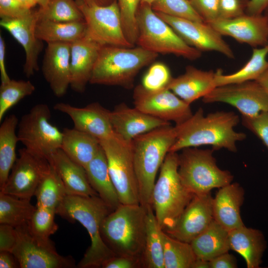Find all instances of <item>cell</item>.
<instances>
[{"mask_svg":"<svg viewBox=\"0 0 268 268\" xmlns=\"http://www.w3.org/2000/svg\"><path fill=\"white\" fill-rule=\"evenodd\" d=\"M264 15L266 17L268 21V6L266 7L263 12Z\"/></svg>","mask_w":268,"mask_h":268,"instance_id":"6125c7cd","label":"cell"},{"mask_svg":"<svg viewBox=\"0 0 268 268\" xmlns=\"http://www.w3.org/2000/svg\"><path fill=\"white\" fill-rule=\"evenodd\" d=\"M35 87L29 80H14L1 82L0 86V122L9 109L25 97L32 94Z\"/></svg>","mask_w":268,"mask_h":268,"instance_id":"74e56055","label":"cell"},{"mask_svg":"<svg viewBox=\"0 0 268 268\" xmlns=\"http://www.w3.org/2000/svg\"><path fill=\"white\" fill-rule=\"evenodd\" d=\"M110 119L115 133L129 141L156 128L171 124L170 122L149 115L135 107H129L124 103L118 105L111 111Z\"/></svg>","mask_w":268,"mask_h":268,"instance_id":"7402d4cb","label":"cell"},{"mask_svg":"<svg viewBox=\"0 0 268 268\" xmlns=\"http://www.w3.org/2000/svg\"><path fill=\"white\" fill-rule=\"evenodd\" d=\"M267 268H268V266Z\"/></svg>","mask_w":268,"mask_h":268,"instance_id":"be15d7a7","label":"cell"},{"mask_svg":"<svg viewBox=\"0 0 268 268\" xmlns=\"http://www.w3.org/2000/svg\"><path fill=\"white\" fill-rule=\"evenodd\" d=\"M61 178L67 195L98 196L91 186L85 168L72 160L61 148L47 158Z\"/></svg>","mask_w":268,"mask_h":268,"instance_id":"484cf974","label":"cell"},{"mask_svg":"<svg viewBox=\"0 0 268 268\" xmlns=\"http://www.w3.org/2000/svg\"><path fill=\"white\" fill-rule=\"evenodd\" d=\"M48 160L25 147L19 150V157L0 192L21 199L30 200L49 171Z\"/></svg>","mask_w":268,"mask_h":268,"instance_id":"9a60e30c","label":"cell"},{"mask_svg":"<svg viewBox=\"0 0 268 268\" xmlns=\"http://www.w3.org/2000/svg\"><path fill=\"white\" fill-rule=\"evenodd\" d=\"M102 268H143L141 260L133 257L115 255L105 262Z\"/></svg>","mask_w":268,"mask_h":268,"instance_id":"681fc988","label":"cell"},{"mask_svg":"<svg viewBox=\"0 0 268 268\" xmlns=\"http://www.w3.org/2000/svg\"><path fill=\"white\" fill-rule=\"evenodd\" d=\"M112 210L98 196L67 195L56 210V214L69 221H77L87 231L90 246L78 265L80 268H102L115 255L104 242L101 226Z\"/></svg>","mask_w":268,"mask_h":268,"instance_id":"7a4b0ae2","label":"cell"},{"mask_svg":"<svg viewBox=\"0 0 268 268\" xmlns=\"http://www.w3.org/2000/svg\"><path fill=\"white\" fill-rule=\"evenodd\" d=\"M0 268H20L18 261L14 254L9 251H0Z\"/></svg>","mask_w":268,"mask_h":268,"instance_id":"816d5d0a","label":"cell"},{"mask_svg":"<svg viewBox=\"0 0 268 268\" xmlns=\"http://www.w3.org/2000/svg\"><path fill=\"white\" fill-rule=\"evenodd\" d=\"M38 20V11L36 10L22 18H2L0 21V26L8 31L24 50L23 71L27 77L33 75L39 69L38 60L43 44L36 35Z\"/></svg>","mask_w":268,"mask_h":268,"instance_id":"ac0fdd59","label":"cell"},{"mask_svg":"<svg viewBox=\"0 0 268 268\" xmlns=\"http://www.w3.org/2000/svg\"><path fill=\"white\" fill-rule=\"evenodd\" d=\"M158 56L139 46L103 45L99 51L89 83L131 89L140 70L154 62Z\"/></svg>","mask_w":268,"mask_h":268,"instance_id":"5b68a950","label":"cell"},{"mask_svg":"<svg viewBox=\"0 0 268 268\" xmlns=\"http://www.w3.org/2000/svg\"><path fill=\"white\" fill-rule=\"evenodd\" d=\"M268 43L261 48H254L252 56L244 66L237 71L224 74L221 69L215 71L216 87L230 84L256 80L268 69Z\"/></svg>","mask_w":268,"mask_h":268,"instance_id":"1f68e13d","label":"cell"},{"mask_svg":"<svg viewBox=\"0 0 268 268\" xmlns=\"http://www.w3.org/2000/svg\"><path fill=\"white\" fill-rule=\"evenodd\" d=\"M85 169L89 182L98 196L112 211L116 209L121 203L109 174L102 147Z\"/></svg>","mask_w":268,"mask_h":268,"instance_id":"83f0119b","label":"cell"},{"mask_svg":"<svg viewBox=\"0 0 268 268\" xmlns=\"http://www.w3.org/2000/svg\"><path fill=\"white\" fill-rule=\"evenodd\" d=\"M268 6V0H249L246 13L250 15L263 14Z\"/></svg>","mask_w":268,"mask_h":268,"instance_id":"f5cc1de1","label":"cell"},{"mask_svg":"<svg viewBox=\"0 0 268 268\" xmlns=\"http://www.w3.org/2000/svg\"><path fill=\"white\" fill-rule=\"evenodd\" d=\"M239 122V116L234 112L220 111L204 116L203 109L199 108L186 121L175 125L176 139L169 152L210 145L214 151L224 148L236 152V142L247 136L235 131Z\"/></svg>","mask_w":268,"mask_h":268,"instance_id":"6da1fadb","label":"cell"},{"mask_svg":"<svg viewBox=\"0 0 268 268\" xmlns=\"http://www.w3.org/2000/svg\"><path fill=\"white\" fill-rule=\"evenodd\" d=\"M214 150L188 147L179 154L178 173L183 185L194 195L210 193L232 183L233 176L218 167Z\"/></svg>","mask_w":268,"mask_h":268,"instance_id":"ba28073f","label":"cell"},{"mask_svg":"<svg viewBox=\"0 0 268 268\" xmlns=\"http://www.w3.org/2000/svg\"><path fill=\"white\" fill-rule=\"evenodd\" d=\"M165 268H192L197 257L190 243L176 239L162 231Z\"/></svg>","mask_w":268,"mask_h":268,"instance_id":"8d00e7d4","label":"cell"},{"mask_svg":"<svg viewBox=\"0 0 268 268\" xmlns=\"http://www.w3.org/2000/svg\"><path fill=\"white\" fill-rule=\"evenodd\" d=\"M203 21L209 23L219 18V0H188Z\"/></svg>","mask_w":268,"mask_h":268,"instance_id":"f6af8a7d","label":"cell"},{"mask_svg":"<svg viewBox=\"0 0 268 268\" xmlns=\"http://www.w3.org/2000/svg\"><path fill=\"white\" fill-rule=\"evenodd\" d=\"M103 46L86 35L71 44L70 87L73 91L82 93L85 90Z\"/></svg>","mask_w":268,"mask_h":268,"instance_id":"603a6c76","label":"cell"},{"mask_svg":"<svg viewBox=\"0 0 268 268\" xmlns=\"http://www.w3.org/2000/svg\"><path fill=\"white\" fill-rule=\"evenodd\" d=\"M169 68L162 62L151 64L144 75L141 85L149 90H158L168 87L173 79Z\"/></svg>","mask_w":268,"mask_h":268,"instance_id":"7bdbcfd3","label":"cell"},{"mask_svg":"<svg viewBox=\"0 0 268 268\" xmlns=\"http://www.w3.org/2000/svg\"><path fill=\"white\" fill-rule=\"evenodd\" d=\"M179 154L169 152L160 167L152 193V206L164 231L172 228L194 195L182 184L178 173Z\"/></svg>","mask_w":268,"mask_h":268,"instance_id":"8992f818","label":"cell"},{"mask_svg":"<svg viewBox=\"0 0 268 268\" xmlns=\"http://www.w3.org/2000/svg\"><path fill=\"white\" fill-rule=\"evenodd\" d=\"M86 25V35L103 45L134 47L127 40L123 28L117 0L109 5H88L78 0Z\"/></svg>","mask_w":268,"mask_h":268,"instance_id":"7c38bea8","label":"cell"},{"mask_svg":"<svg viewBox=\"0 0 268 268\" xmlns=\"http://www.w3.org/2000/svg\"><path fill=\"white\" fill-rule=\"evenodd\" d=\"M36 4L39 6V8L44 9L48 5L50 0H32Z\"/></svg>","mask_w":268,"mask_h":268,"instance_id":"680465c9","label":"cell"},{"mask_svg":"<svg viewBox=\"0 0 268 268\" xmlns=\"http://www.w3.org/2000/svg\"><path fill=\"white\" fill-rule=\"evenodd\" d=\"M56 211L43 207L36 206L31 219L27 223L30 232L39 238L49 240L58 229L55 221Z\"/></svg>","mask_w":268,"mask_h":268,"instance_id":"ab89813d","label":"cell"},{"mask_svg":"<svg viewBox=\"0 0 268 268\" xmlns=\"http://www.w3.org/2000/svg\"><path fill=\"white\" fill-rule=\"evenodd\" d=\"M33 10L18 0H0L1 18H22L29 15Z\"/></svg>","mask_w":268,"mask_h":268,"instance_id":"7dc6e473","label":"cell"},{"mask_svg":"<svg viewBox=\"0 0 268 268\" xmlns=\"http://www.w3.org/2000/svg\"><path fill=\"white\" fill-rule=\"evenodd\" d=\"M192 268H210L208 261L197 259L193 263Z\"/></svg>","mask_w":268,"mask_h":268,"instance_id":"6f0895ef","label":"cell"},{"mask_svg":"<svg viewBox=\"0 0 268 268\" xmlns=\"http://www.w3.org/2000/svg\"><path fill=\"white\" fill-rule=\"evenodd\" d=\"M5 46L2 37L0 36V72L1 82L10 79L6 70L5 64Z\"/></svg>","mask_w":268,"mask_h":268,"instance_id":"db71d44e","label":"cell"},{"mask_svg":"<svg viewBox=\"0 0 268 268\" xmlns=\"http://www.w3.org/2000/svg\"><path fill=\"white\" fill-rule=\"evenodd\" d=\"M222 36H230L253 48L268 43V21L264 14L245 13L230 19H218L209 23Z\"/></svg>","mask_w":268,"mask_h":268,"instance_id":"d6986e66","label":"cell"},{"mask_svg":"<svg viewBox=\"0 0 268 268\" xmlns=\"http://www.w3.org/2000/svg\"><path fill=\"white\" fill-rule=\"evenodd\" d=\"M154 0H141L140 4H147L151 6Z\"/></svg>","mask_w":268,"mask_h":268,"instance_id":"94428289","label":"cell"},{"mask_svg":"<svg viewBox=\"0 0 268 268\" xmlns=\"http://www.w3.org/2000/svg\"><path fill=\"white\" fill-rule=\"evenodd\" d=\"M202 100L204 103L228 104L245 117H254L268 112V93L256 80L216 87Z\"/></svg>","mask_w":268,"mask_h":268,"instance_id":"4fadbf2b","label":"cell"},{"mask_svg":"<svg viewBox=\"0 0 268 268\" xmlns=\"http://www.w3.org/2000/svg\"><path fill=\"white\" fill-rule=\"evenodd\" d=\"M212 201L210 193L194 195L175 226L164 232L176 239L190 243L213 220Z\"/></svg>","mask_w":268,"mask_h":268,"instance_id":"e0dca14e","label":"cell"},{"mask_svg":"<svg viewBox=\"0 0 268 268\" xmlns=\"http://www.w3.org/2000/svg\"><path fill=\"white\" fill-rule=\"evenodd\" d=\"M146 237L141 256L143 268H165L163 230L156 218L152 206L146 208Z\"/></svg>","mask_w":268,"mask_h":268,"instance_id":"836d02e7","label":"cell"},{"mask_svg":"<svg viewBox=\"0 0 268 268\" xmlns=\"http://www.w3.org/2000/svg\"><path fill=\"white\" fill-rule=\"evenodd\" d=\"M249 0H219V18L230 19L246 13Z\"/></svg>","mask_w":268,"mask_h":268,"instance_id":"bcb514c9","label":"cell"},{"mask_svg":"<svg viewBox=\"0 0 268 268\" xmlns=\"http://www.w3.org/2000/svg\"><path fill=\"white\" fill-rule=\"evenodd\" d=\"M155 13L190 46L201 52L215 51L229 59L235 58L229 44L209 23Z\"/></svg>","mask_w":268,"mask_h":268,"instance_id":"2e32d148","label":"cell"},{"mask_svg":"<svg viewBox=\"0 0 268 268\" xmlns=\"http://www.w3.org/2000/svg\"><path fill=\"white\" fill-rule=\"evenodd\" d=\"M197 259L210 261L230 250L229 231L213 220L191 243Z\"/></svg>","mask_w":268,"mask_h":268,"instance_id":"f546056e","label":"cell"},{"mask_svg":"<svg viewBox=\"0 0 268 268\" xmlns=\"http://www.w3.org/2000/svg\"><path fill=\"white\" fill-rule=\"evenodd\" d=\"M39 20L57 22L84 20L77 2L73 0H50L44 9H38Z\"/></svg>","mask_w":268,"mask_h":268,"instance_id":"f35d334b","label":"cell"},{"mask_svg":"<svg viewBox=\"0 0 268 268\" xmlns=\"http://www.w3.org/2000/svg\"><path fill=\"white\" fill-rule=\"evenodd\" d=\"M27 223L16 227L18 239L12 251L20 268H70L75 267L73 259L59 255L50 240L33 235Z\"/></svg>","mask_w":268,"mask_h":268,"instance_id":"8fae6325","label":"cell"},{"mask_svg":"<svg viewBox=\"0 0 268 268\" xmlns=\"http://www.w3.org/2000/svg\"><path fill=\"white\" fill-rule=\"evenodd\" d=\"M215 72L203 70L188 66L185 72L173 77L168 88L187 103L191 105L196 100L202 98L215 87Z\"/></svg>","mask_w":268,"mask_h":268,"instance_id":"d4e9b609","label":"cell"},{"mask_svg":"<svg viewBox=\"0 0 268 268\" xmlns=\"http://www.w3.org/2000/svg\"><path fill=\"white\" fill-rule=\"evenodd\" d=\"M176 139L175 126L169 124L142 134L132 140L140 204L152 206L157 173Z\"/></svg>","mask_w":268,"mask_h":268,"instance_id":"3957f363","label":"cell"},{"mask_svg":"<svg viewBox=\"0 0 268 268\" xmlns=\"http://www.w3.org/2000/svg\"><path fill=\"white\" fill-rule=\"evenodd\" d=\"M35 33L42 41L49 43H72L86 34L84 20L72 22H57L38 20Z\"/></svg>","mask_w":268,"mask_h":268,"instance_id":"4dcf8cb0","label":"cell"},{"mask_svg":"<svg viewBox=\"0 0 268 268\" xmlns=\"http://www.w3.org/2000/svg\"><path fill=\"white\" fill-rule=\"evenodd\" d=\"M36 206L30 200L21 199L0 192V224L16 227L28 222Z\"/></svg>","mask_w":268,"mask_h":268,"instance_id":"e575fe53","label":"cell"},{"mask_svg":"<svg viewBox=\"0 0 268 268\" xmlns=\"http://www.w3.org/2000/svg\"><path fill=\"white\" fill-rule=\"evenodd\" d=\"M136 20L138 46L157 54H173L189 60L201 56L202 52L185 42L151 6L140 3Z\"/></svg>","mask_w":268,"mask_h":268,"instance_id":"52a82bcc","label":"cell"},{"mask_svg":"<svg viewBox=\"0 0 268 268\" xmlns=\"http://www.w3.org/2000/svg\"><path fill=\"white\" fill-rule=\"evenodd\" d=\"M268 93V69L256 80Z\"/></svg>","mask_w":268,"mask_h":268,"instance_id":"9f6ffc18","label":"cell"},{"mask_svg":"<svg viewBox=\"0 0 268 268\" xmlns=\"http://www.w3.org/2000/svg\"><path fill=\"white\" fill-rule=\"evenodd\" d=\"M121 13L123 28L128 41L136 43L138 29L136 14L141 0H117Z\"/></svg>","mask_w":268,"mask_h":268,"instance_id":"b9f144b4","label":"cell"},{"mask_svg":"<svg viewBox=\"0 0 268 268\" xmlns=\"http://www.w3.org/2000/svg\"><path fill=\"white\" fill-rule=\"evenodd\" d=\"M242 124L255 134L268 149V112L254 117L242 116Z\"/></svg>","mask_w":268,"mask_h":268,"instance_id":"ee69618b","label":"cell"},{"mask_svg":"<svg viewBox=\"0 0 268 268\" xmlns=\"http://www.w3.org/2000/svg\"><path fill=\"white\" fill-rule=\"evenodd\" d=\"M61 149L74 162L84 168L101 148L96 137L74 128L62 131Z\"/></svg>","mask_w":268,"mask_h":268,"instance_id":"f1b7e54d","label":"cell"},{"mask_svg":"<svg viewBox=\"0 0 268 268\" xmlns=\"http://www.w3.org/2000/svg\"><path fill=\"white\" fill-rule=\"evenodd\" d=\"M134 107L157 119L178 125L190 118L192 113L190 105L168 88L149 90L141 84L134 90Z\"/></svg>","mask_w":268,"mask_h":268,"instance_id":"5bb4252c","label":"cell"},{"mask_svg":"<svg viewBox=\"0 0 268 268\" xmlns=\"http://www.w3.org/2000/svg\"><path fill=\"white\" fill-rule=\"evenodd\" d=\"M47 44L42 71L54 94L61 97L66 94L70 84L71 43Z\"/></svg>","mask_w":268,"mask_h":268,"instance_id":"44dd1931","label":"cell"},{"mask_svg":"<svg viewBox=\"0 0 268 268\" xmlns=\"http://www.w3.org/2000/svg\"><path fill=\"white\" fill-rule=\"evenodd\" d=\"M18 234L15 227L0 224V251L12 252L17 241Z\"/></svg>","mask_w":268,"mask_h":268,"instance_id":"c3c4849f","label":"cell"},{"mask_svg":"<svg viewBox=\"0 0 268 268\" xmlns=\"http://www.w3.org/2000/svg\"><path fill=\"white\" fill-rule=\"evenodd\" d=\"M99 140L121 204H140L132 140H126L115 133Z\"/></svg>","mask_w":268,"mask_h":268,"instance_id":"9c48e42d","label":"cell"},{"mask_svg":"<svg viewBox=\"0 0 268 268\" xmlns=\"http://www.w3.org/2000/svg\"><path fill=\"white\" fill-rule=\"evenodd\" d=\"M88 5L106 6L110 4L115 0H78Z\"/></svg>","mask_w":268,"mask_h":268,"instance_id":"11a10c76","label":"cell"},{"mask_svg":"<svg viewBox=\"0 0 268 268\" xmlns=\"http://www.w3.org/2000/svg\"><path fill=\"white\" fill-rule=\"evenodd\" d=\"M230 250L244 258L247 268H259L267 248V241L260 230L245 225L229 231Z\"/></svg>","mask_w":268,"mask_h":268,"instance_id":"4316f807","label":"cell"},{"mask_svg":"<svg viewBox=\"0 0 268 268\" xmlns=\"http://www.w3.org/2000/svg\"><path fill=\"white\" fill-rule=\"evenodd\" d=\"M67 195L61 178L50 164L49 171L40 182L35 194L36 206L48 208L56 212Z\"/></svg>","mask_w":268,"mask_h":268,"instance_id":"d590c367","label":"cell"},{"mask_svg":"<svg viewBox=\"0 0 268 268\" xmlns=\"http://www.w3.org/2000/svg\"><path fill=\"white\" fill-rule=\"evenodd\" d=\"M244 194L239 183H231L219 188L213 198V219L228 231L244 225L240 213Z\"/></svg>","mask_w":268,"mask_h":268,"instance_id":"cb8c5ba5","label":"cell"},{"mask_svg":"<svg viewBox=\"0 0 268 268\" xmlns=\"http://www.w3.org/2000/svg\"><path fill=\"white\" fill-rule=\"evenodd\" d=\"M210 268H236V258L228 252L221 254L209 261Z\"/></svg>","mask_w":268,"mask_h":268,"instance_id":"f907efd6","label":"cell"},{"mask_svg":"<svg viewBox=\"0 0 268 268\" xmlns=\"http://www.w3.org/2000/svg\"><path fill=\"white\" fill-rule=\"evenodd\" d=\"M51 112L45 104L34 106L20 119L17 132L19 141L29 151L47 159L61 148L63 133L50 121Z\"/></svg>","mask_w":268,"mask_h":268,"instance_id":"30bf717a","label":"cell"},{"mask_svg":"<svg viewBox=\"0 0 268 268\" xmlns=\"http://www.w3.org/2000/svg\"><path fill=\"white\" fill-rule=\"evenodd\" d=\"M19 121L14 114L6 117L0 126V189L6 183L16 160L19 142L16 129Z\"/></svg>","mask_w":268,"mask_h":268,"instance_id":"d6a6232c","label":"cell"},{"mask_svg":"<svg viewBox=\"0 0 268 268\" xmlns=\"http://www.w3.org/2000/svg\"><path fill=\"white\" fill-rule=\"evenodd\" d=\"M27 7L32 9L36 4L32 0H18Z\"/></svg>","mask_w":268,"mask_h":268,"instance_id":"91938a15","label":"cell"},{"mask_svg":"<svg viewBox=\"0 0 268 268\" xmlns=\"http://www.w3.org/2000/svg\"><path fill=\"white\" fill-rule=\"evenodd\" d=\"M146 214V208L140 204H121L105 218L101 226V237L115 255L141 260Z\"/></svg>","mask_w":268,"mask_h":268,"instance_id":"277c9868","label":"cell"},{"mask_svg":"<svg viewBox=\"0 0 268 268\" xmlns=\"http://www.w3.org/2000/svg\"><path fill=\"white\" fill-rule=\"evenodd\" d=\"M151 7L155 12L194 21H204L188 0H154Z\"/></svg>","mask_w":268,"mask_h":268,"instance_id":"60d3db41","label":"cell"},{"mask_svg":"<svg viewBox=\"0 0 268 268\" xmlns=\"http://www.w3.org/2000/svg\"><path fill=\"white\" fill-rule=\"evenodd\" d=\"M54 108L68 115L72 121L73 128L99 140L108 138L115 134L111 122V111L98 102H93L83 107L60 102L56 103Z\"/></svg>","mask_w":268,"mask_h":268,"instance_id":"ffe728a7","label":"cell"}]
</instances>
